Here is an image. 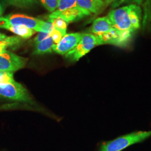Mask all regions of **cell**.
<instances>
[{
    "label": "cell",
    "instance_id": "6da1fadb",
    "mask_svg": "<svg viewBox=\"0 0 151 151\" xmlns=\"http://www.w3.org/2000/svg\"><path fill=\"white\" fill-rule=\"evenodd\" d=\"M142 9L134 4L112 9L108 14L114 27L128 41H129L141 26Z\"/></svg>",
    "mask_w": 151,
    "mask_h": 151
},
{
    "label": "cell",
    "instance_id": "7a4b0ae2",
    "mask_svg": "<svg viewBox=\"0 0 151 151\" xmlns=\"http://www.w3.org/2000/svg\"><path fill=\"white\" fill-rule=\"evenodd\" d=\"M151 136V130L138 131L120 136L112 140L103 143L100 151H121L127 147L140 143Z\"/></svg>",
    "mask_w": 151,
    "mask_h": 151
},
{
    "label": "cell",
    "instance_id": "3957f363",
    "mask_svg": "<svg viewBox=\"0 0 151 151\" xmlns=\"http://www.w3.org/2000/svg\"><path fill=\"white\" fill-rule=\"evenodd\" d=\"M91 32L100 37L106 43L116 42L121 38L120 34L114 27L108 16L95 19L93 22Z\"/></svg>",
    "mask_w": 151,
    "mask_h": 151
},
{
    "label": "cell",
    "instance_id": "277c9868",
    "mask_svg": "<svg viewBox=\"0 0 151 151\" xmlns=\"http://www.w3.org/2000/svg\"><path fill=\"white\" fill-rule=\"evenodd\" d=\"M0 97L20 102H30L32 100L27 90L15 80L0 83Z\"/></svg>",
    "mask_w": 151,
    "mask_h": 151
},
{
    "label": "cell",
    "instance_id": "5b68a950",
    "mask_svg": "<svg viewBox=\"0 0 151 151\" xmlns=\"http://www.w3.org/2000/svg\"><path fill=\"white\" fill-rule=\"evenodd\" d=\"M43 20L22 14H10L0 17V29L7 26L23 25L39 32Z\"/></svg>",
    "mask_w": 151,
    "mask_h": 151
},
{
    "label": "cell",
    "instance_id": "8992f818",
    "mask_svg": "<svg viewBox=\"0 0 151 151\" xmlns=\"http://www.w3.org/2000/svg\"><path fill=\"white\" fill-rule=\"evenodd\" d=\"M98 45H100V44L96 35L92 34H83L75 48L65 55L71 61H78Z\"/></svg>",
    "mask_w": 151,
    "mask_h": 151
},
{
    "label": "cell",
    "instance_id": "52a82bcc",
    "mask_svg": "<svg viewBox=\"0 0 151 151\" xmlns=\"http://www.w3.org/2000/svg\"><path fill=\"white\" fill-rule=\"evenodd\" d=\"M27 60L7 51L0 54V72L14 73L24 67Z\"/></svg>",
    "mask_w": 151,
    "mask_h": 151
},
{
    "label": "cell",
    "instance_id": "ba28073f",
    "mask_svg": "<svg viewBox=\"0 0 151 151\" xmlns=\"http://www.w3.org/2000/svg\"><path fill=\"white\" fill-rule=\"evenodd\" d=\"M83 34L80 32L66 34L58 43L53 46L52 50L57 54L66 55L75 48Z\"/></svg>",
    "mask_w": 151,
    "mask_h": 151
},
{
    "label": "cell",
    "instance_id": "9c48e42d",
    "mask_svg": "<svg viewBox=\"0 0 151 151\" xmlns=\"http://www.w3.org/2000/svg\"><path fill=\"white\" fill-rule=\"evenodd\" d=\"M88 16L86 13L81 10L78 7L75 6L74 7L65 10L62 12L54 11L49 15V19L61 18L68 24L71 22H76L81 20V19Z\"/></svg>",
    "mask_w": 151,
    "mask_h": 151
},
{
    "label": "cell",
    "instance_id": "30bf717a",
    "mask_svg": "<svg viewBox=\"0 0 151 151\" xmlns=\"http://www.w3.org/2000/svg\"><path fill=\"white\" fill-rule=\"evenodd\" d=\"M105 6L103 0H77L76 6L86 13L88 16L96 14Z\"/></svg>",
    "mask_w": 151,
    "mask_h": 151
},
{
    "label": "cell",
    "instance_id": "8fae6325",
    "mask_svg": "<svg viewBox=\"0 0 151 151\" xmlns=\"http://www.w3.org/2000/svg\"><path fill=\"white\" fill-rule=\"evenodd\" d=\"M5 29L8 30L12 32L17 35L18 37L22 39H29L32 37L37 32L23 25H15V26H7Z\"/></svg>",
    "mask_w": 151,
    "mask_h": 151
},
{
    "label": "cell",
    "instance_id": "7c38bea8",
    "mask_svg": "<svg viewBox=\"0 0 151 151\" xmlns=\"http://www.w3.org/2000/svg\"><path fill=\"white\" fill-rule=\"evenodd\" d=\"M54 43L53 39L49 36L40 43L35 45V48L33 54L34 55L50 53L53 52L52 47Z\"/></svg>",
    "mask_w": 151,
    "mask_h": 151
},
{
    "label": "cell",
    "instance_id": "4fadbf2b",
    "mask_svg": "<svg viewBox=\"0 0 151 151\" xmlns=\"http://www.w3.org/2000/svg\"><path fill=\"white\" fill-rule=\"evenodd\" d=\"M143 1V0H106L105 5H110L112 9H115L123 4H134L139 6Z\"/></svg>",
    "mask_w": 151,
    "mask_h": 151
},
{
    "label": "cell",
    "instance_id": "5bb4252c",
    "mask_svg": "<svg viewBox=\"0 0 151 151\" xmlns=\"http://www.w3.org/2000/svg\"><path fill=\"white\" fill-rule=\"evenodd\" d=\"M7 4L20 8H27L37 3V0H5Z\"/></svg>",
    "mask_w": 151,
    "mask_h": 151
},
{
    "label": "cell",
    "instance_id": "9a60e30c",
    "mask_svg": "<svg viewBox=\"0 0 151 151\" xmlns=\"http://www.w3.org/2000/svg\"><path fill=\"white\" fill-rule=\"evenodd\" d=\"M49 20L52 22L54 29L60 31V32H62V34L65 36L66 34L67 27L68 25V23L67 22H65L64 20L59 17L49 19Z\"/></svg>",
    "mask_w": 151,
    "mask_h": 151
},
{
    "label": "cell",
    "instance_id": "2e32d148",
    "mask_svg": "<svg viewBox=\"0 0 151 151\" xmlns=\"http://www.w3.org/2000/svg\"><path fill=\"white\" fill-rule=\"evenodd\" d=\"M77 0H58V7L55 12H62L76 6Z\"/></svg>",
    "mask_w": 151,
    "mask_h": 151
},
{
    "label": "cell",
    "instance_id": "e0dca14e",
    "mask_svg": "<svg viewBox=\"0 0 151 151\" xmlns=\"http://www.w3.org/2000/svg\"><path fill=\"white\" fill-rule=\"evenodd\" d=\"M42 4L48 11L53 12L57 9L58 0H40Z\"/></svg>",
    "mask_w": 151,
    "mask_h": 151
},
{
    "label": "cell",
    "instance_id": "ac0fdd59",
    "mask_svg": "<svg viewBox=\"0 0 151 151\" xmlns=\"http://www.w3.org/2000/svg\"><path fill=\"white\" fill-rule=\"evenodd\" d=\"M49 36L53 39L54 45L58 43L60 41V40L64 37L62 32H60V31L54 28V29L50 32Z\"/></svg>",
    "mask_w": 151,
    "mask_h": 151
},
{
    "label": "cell",
    "instance_id": "d6986e66",
    "mask_svg": "<svg viewBox=\"0 0 151 151\" xmlns=\"http://www.w3.org/2000/svg\"><path fill=\"white\" fill-rule=\"evenodd\" d=\"M54 26L52 22H50L49 20H48V22L43 21L40 26V32H47V33L50 34V32L54 29Z\"/></svg>",
    "mask_w": 151,
    "mask_h": 151
},
{
    "label": "cell",
    "instance_id": "ffe728a7",
    "mask_svg": "<svg viewBox=\"0 0 151 151\" xmlns=\"http://www.w3.org/2000/svg\"><path fill=\"white\" fill-rule=\"evenodd\" d=\"M49 37V34L47 32H40L38 33L37 36L34 39V43L35 45L38 44L42 42L44 39L46 38H48Z\"/></svg>",
    "mask_w": 151,
    "mask_h": 151
},
{
    "label": "cell",
    "instance_id": "44dd1931",
    "mask_svg": "<svg viewBox=\"0 0 151 151\" xmlns=\"http://www.w3.org/2000/svg\"><path fill=\"white\" fill-rule=\"evenodd\" d=\"M16 106L15 104H4L0 105V110H7L12 108H15Z\"/></svg>",
    "mask_w": 151,
    "mask_h": 151
},
{
    "label": "cell",
    "instance_id": "7402d4cb",
    "mask_svg": "<svg viewBox=\"0 0 151 151\" xmlns=\"http://www.w3.org/2000/svg\"><path fill=\"white\" fill-rule=\"evenodd\" d=\"M7 37L6 35L5 34L0 32V42L4 41V40H5L7 38Z\"/></svg>",
    "mask_w": 151,
    "mask_h": 151
},
{
    "label": "cell",
    "instance_id": "603a6c76",
    "mask_svg": "<svg viewBox=\"0 0 151 151\" xmlns=\"http://www.w3.org/2000/svg\"><path fill=\"white\" fill-rule=\"evenodd\" d=\"M4 7L0 2V17H1L2 15L4 14Z\"/></svg>",
    "mask_w": 151,
    "mask_h": 151
}]
</instances>
